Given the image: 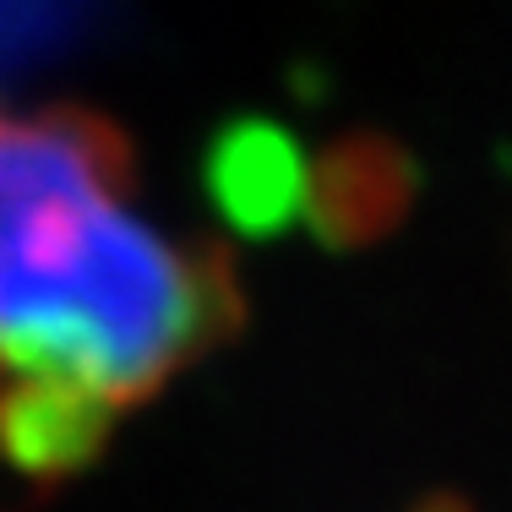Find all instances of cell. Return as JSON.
<instances>
[{"mask_svg":"<svg viewBox=\"0 0 512 512\" xmlns=\"http://www.w3.org/2000/svg\"><path fill=\"white\" fill-rule=\"evenodd\" d=\"M235 316L229 278L158 229L126 158L71 115L0 109V447L66 474Z\"/></svg>","mask_w":512,"mask_h":512,"instance_id":"cell-1","label":"cell"}]
</instances>
